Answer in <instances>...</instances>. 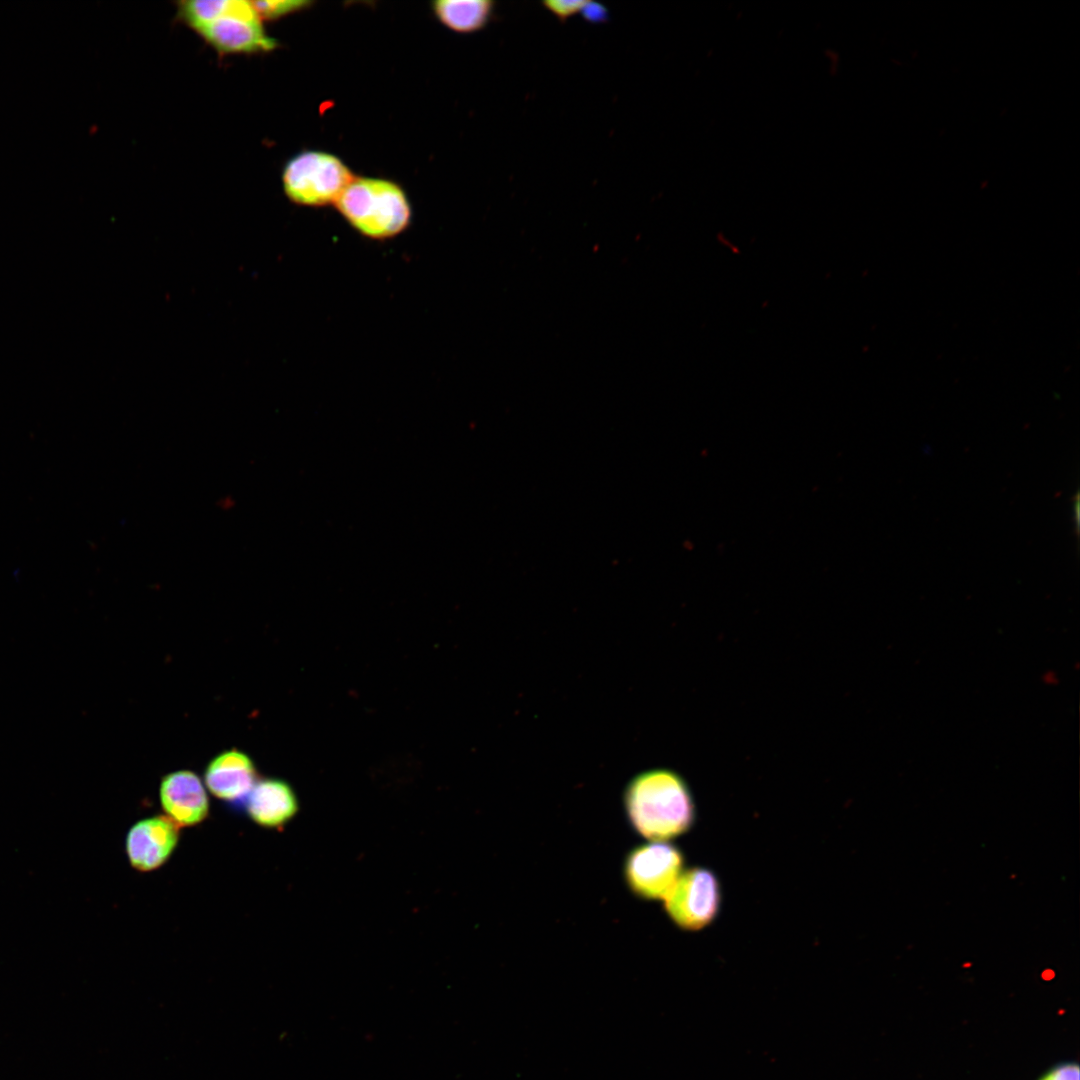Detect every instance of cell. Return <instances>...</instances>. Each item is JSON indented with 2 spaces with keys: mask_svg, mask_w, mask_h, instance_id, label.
<instances>
[{
  "mask_svg": "<svg viewBox=\"0 0 1080 1080\" xmlns=\"http://www.w3.org/2000/svg\"><path fill=\"white\" fill-rule=\"evenodd\" d=\"M624 806L633 828L650 841L676 838L695 820L692 793L670 769H651L633 777L624 791Z\"/></svg>",
  "mask_w": 1080,
  "mask_h": 1080,
  "instance_id": "6da1fadb",
  "label": "cell"
},
{
  "mask_svg": "<svg viewBox=\"0 0 1080 1080\" xmlns=\"http://www.w3.org/2000/svg\"><path fill=\"white\" fill-rule=\"evenodd\" d=\"M334 205L355 231L371 240L399 235L412 217L404 190L382 178L353 177Z\"/></svg>",
  "mask_w": 1080,
  "mask_h": 1080,
  "instance_id": "7a4b0ae2",
  "label": "cell"
},
{
  "mask_svg": "<svg viewBox=\"0 0 1080 1080\" xmlns=\"http://www.w3.org/2000/svg\"><path fill=\"white\" fill-rule=\"evenodd\" d=\"M350 169L337 156L323 151H303L290 158L282 170L287 198L301 206L335 204L352 180Z\"/></svg>",
  "mask_w": 1080,
  "mask_h": 1080,
  "instance_id": "3957f363",
  "label": "cell"
},
{
  "mask_svg": "<svg viewBox=\"0 0 1080 1080\" xmlns=\"http://www.w3.org/2000/svg\"><path fill=\"white\" fill-rule=\"evenodd\" d=\"M195 33L222 56L263 54L279 45L265 30L250 1L244 0H230L221 16Z\"/></svg>",
  "mask_w": 1080,
  "mask_h": 1080,
  "instance_id": "277c9868",
  "label": "cell"
},
{
  "mask_svg": "<svg viewBox=\"0 0 1080 1080\" xmlns=\"http://www.w3.org/2000/svg\"><path fill=\"white\" fill-rule=\"evenodd\" d=\"M681 851L667 841H651L632 849L624 863L625 881L642 899L659 900L672 890L683 873Z\"/></svg>",
  "mask_w": 1080,
  "mask_h": 1080,
  "instance_id": "5b68a950",
  "label": "cell"
},
{
  "mask_svg": "<svg viewBox=\"0 0 1080 1080\" xmlns=\"http://www.w3.org/2000/svg\"><path fill=\"white\" fill-rule=\"evenodd\" d=\"M721 905L716 875L704 867L683 871L664 899L666 913L681 929L696 931L709 925Z\"/></svg>",
  "mask_w": 1080,
  "mask_h": 1080,
  "instance_id": "8992f818",
  "label": "cell"
},
{
  "mask_svg": "<svg viewBox=\"0 0 1080 1080\" xmlns=\"http://www.w3.org/2000/svg\"><path fill=\"white\" fill-rule=\"evenodd\" d=\"M180 838L179 826L167 816L156 815L136 822L125 840L130 865L149 872L167 862Z\"/></svg>",
  "mask_w": 1080,
  "mask_h": 1080,
  "instance_id": "52a82bcc",
  "label": "cell"
},
{
  "mask_svg": "<svg viewBox=\"0 0 1080 1080\" xmlns=\"http://www.w3.org/2000/svg\"><path fill=\"white\" fill-rule=\"evenodd\" d=\"M160 803L168 818L180 826H195L209 815V799L198 775L190 770L167 774L160 784Z\"/></svg>",
  "mask_w": 1080,
  "mask_h": 1080,
  "instance_id": "ba28073f",
  "label": "cell"
},
{
  "mask_svg": "<svg viewBox=\"0 0 1080 1080\" xmlns=\"http://www.w3.org/2000/svg\"><path fill=\"white\" fill-rule=\"evenodd\" d=\"M257 780L253 761L236 749L218 754L204 771L208 790L219 800L236 806H242Z\"/></svg>",
  "mask_w": 1080,
  "mask_h": 1080,
  "instance_id": "9c48e42d",
  "label": "cell"
},
{
  "mask_svg": "<svg viewBox=\"0 0 1080 1080\" xmlns=\"http://www.w3.org/2000/svg\"><path fill=\"white\" fill-rule=\"evenodd\" d=\"M249 818L259 826L280 829L288 824L299 809L293 788L278 778L258 779L244 800Z\"/></svg>",
  "mask_w": 1080,
  "mask_h": 1080,
  "instance_id": "30bf717a",
  "label": "cell"
},
{
  "mask_svg": "<svg viewBox=\"0 0 1080 1080\" xmlns=\"http://www.w3.org/2000/svg\"><path fill=\"white\" fill-rule=\"evenodd\" d=\"M494 6L489 0H441L433 3V12L450 30L472 33L488 24Z\"/></svg>",
  "mask_w": 1080,
  "mask_h": 1080,
  "instance_id": "8fae6325",
  "label": "cell"
},
{
  "mask_svg": "<svg viewBox=\"0 0 1080 1080\" xmlns=\"http://www.w3.org/2000/svg\"><path fill=\"white\" fill-rule=\"evenodd\" d=\"M229 3L230 0H182L176 3V16L196 32L221 16Z\"/></svg>",
  "mask_w": 1080,
  "mask_h": 1080,
  "instance_id": "7c38bea8",
  "label": "cell"
},
{
  "mask_svg": "<svg viewBox=\"0 0 1080 1080\" xmlns=\"http://www.w3.org/2000/svg\"><path fill=\"white\" fill-rule=\"evenodd\" d=\"M252 8L264 23L274 21L304 9L310 3L299 0L250 1Z\"/></svg>",
  "mask_w": 1080,
  "mask_h": 1080,
  "instance_id": "4fadbf2b",
  "label": "cell"
},
{
  "mask_svg": "<svg viewBox=\"0 0 1080 1080\" xmlns=\"http://www.w3.org/2000/svg\"><path fill=\"white\" fill-rule=\"evenodd\" d=\"M588 1L584 0H547L543 1V7L564 23L569 18L581 13Z\"/></svg>",
  "mask_w": 1080,
  "mask_h": 1080,
  "instance_id": "5bb4252c",
  "label": "cell"
},
{
  "mask_svg": "<svg viewBox=\"0 0 1080 1080\" xmlns=\"http://www.w3.org/2000/svg\"><path fill=\"white\" fill-rule=\"evenodd\" d=\"M581 14L583 17L591 23H602L608 19V10L605 6L599 3L588 1L583 7Z\"/></svg>",
  "mask_w": 1080,
  "mask_h": 1080,
  "instance_id": "9a60e30c",
  "label": "cell"
},
{
  "mask_svg": "<svg viewBox=\"0 0 1080 1080\" xmlns=\"http://www.w3.org/2000/svg\"><path fill=\"white\" fill-rule=\"evenodd\" d=\"M1041 1080H1079V1067L1076 1064L1061 1065L1050 1071Z\"/></svg>",
  "mask_w": 1080,
  "mask_h": 1080,
  "instance_id": "2e32d148",
  "label": "cell"
}]
</instances>
